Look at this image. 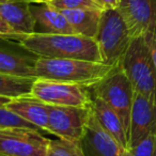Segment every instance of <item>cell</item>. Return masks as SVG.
Here are the masks:
<instances>
[{
	"label": "cell",
	"mask_w": 156,
	"mask_h": 156,
	"mask_svg": "<svg viewBox=\"0 0 156 156\" xmlns=\"http://www.w3.org/2000/svg\"><path fill=\"white\" fill-rule=\"evenodd\" d=\"M89 90L92 95L100 98L117 112L128 137L135 91L121 65L113 67L100 83Z\"/></svg>",
	"instance_id": "cell-5"
},
{
	"label": "cell",
	"mask_w": 156,
	"mask_h": 156,
	"mask_svg": "<svg viewBox=\"0 0 156 156\" xmlns=\"http://www.w3.org/2000/svg\"><path fill=\"white\" fill-rule=\"evenodd\" d=\"M150 135L156 136V103L135 92L130 112L127 150Z\"/></svg>",
	"instance_id": "cell-9"
},
{
	"label": "cell",
	"mask_w": 156,
	"mask_h": 156,
	"mask_svg": "<svg viewBox=\"0 0 156 156\" xmlns=\"http://www.w3.org/2000/svg\"><path fill=\"white\" fill-rule=\"evenodd\" d=\"M24 1H27L29 3H33V0H24Z\"/></svg>",
	"instance_id": "cell-27"
},
{
	"label": "cell",
	"mask_w": 156,
	"mask_h": 156,
	"mask_svg": "<svg viewBox=\"0 0 156 156\" xmlns=\"http://www.w3.org/2000/svg\"><path fill=\"white\" fill-rule=\"evenodd\" d=\"M26 35H22L17 33L5 20L0 17V39L11 40V41H20Z\"/></svg>",
	"instance_id": "cell-23"
},
{
	"label": "cell",
	"mask_w": 156,
	"mask_h": 156,
	"mask_svg": "<svg viewBox=\"0 0 156 156\" xmlns=\"http://www.w3.org/2000/svg\"><path fill=\"white\" fill-rule=\"evenodd\" d=\"M52 0H33V3H50Z\"/></svg>",
	"instance_id": "cell-26"
},
{
	"label": "cell",
	"mask_w": 156,
	"mask_h": 156,
	"mask_svg": "<svg viewBox=\"0 0 156 156\" xmlns=\"http://www.w3.org/2000/svg\"><path fill=\"white\" fill-rule=\"evenodd\" d=\"M144 37L147 43V46L150 48L152 59H153L154 65H155V69H156V22L154 23L153 26L144 34Z\"/></svg>",
	"instance_id": "cell-24"
},
{
	"label": "cell",
	"mask_w": 156,
	"mask_h": 156,
	"mask_svg": "<svg viewBox=\"0 0 156 156\" xmlns=\"http://www.w3.org/2000/svg\"><path fill=\"white\" fill-rule=\"evenodd\" d=\"M86 156H125L126 150L98 123L92 112L81 139Z\"/></svg>",
	"instance_id": "cell-11"
},
{
	"label": "cell",
	"mask_w": 156,
	"mask_h": 156,
	"mask_svg": "<svg viewBox=\"0 0 156 156\" xmlns=\"http://www.w3.org/2000/svg\"><path fill=\"white\" fill-rule=\"evenodd\" d=\"M96 7L101 10H109V9H118L120 5V0H93Z\"/></svg>",
	"instance_id": "cell-25"
},
{
	"label": "cell",
	"mask_w": 156,
	"mask_h": 156,
	"mask_svg": "<svg viewBox=\"0 0 156 156\" xmlns=\"http://www.w3.org/2000/svg\"><path fill=\"white\" fill-rule=\"evenodd\" d=\"M118 9L133 39L144 35L156 22V0H120Z\"/></svg>",
	"instance_id": "cell-10"
},
{
	"label": "cell",
	"mask_w": 156,
	"mask_h": 156,
	"mask_svg": "<svg viewBox=\"0 0 156 156\" xmlns=\"http://www.w3.org/2000/svg\"><path fill=\"white\" fill-rule=\"evenodd\" d=\"M92 115L89 107L48 104V134L65 140L81 141Z\"/></svg>",
	"instance_id": "cell-6"
},
{
	"label": "cell",
	"mask_w": 156,
	"mask_h": 156,
	"mask_svg": "<svg viewBox=\"0 0 156 156\" xmlns=\"http://www.w3.org/2000/svg\"><path fill=\"white\" fill-rule=\"evenodd\" d=\"M56 9L60 10H74L85 9V8H98L93 0H52L49 3ZM100 9V8H98Z\"/></svg>",
	"instance_id": "cell-22"
},
{
	"label": "cell",
	"mask_w": 156,
	"mask_h": 156,
	"mask_svg": "<svg viewBox=\"0 0 156 156\" xmlns=\"http://www.w3.org/2000/svg\"><path fill=\"white\" fill-rule=\"evenodd\" d=\"M104 63L117 66L121 63L133 40L119 9L104 10L95 37Z\"/></svg>",
	"instance_id": "cell-4"
},
{
	"label": "cell",
	"mask_w": 156,
	"mask_h": 156,
	"mask_svg": "<svg viewBox=\"0 0 156 156\" xmlns=\"http://www.w3.org/2000/svg\"><path fill=\"white\" fill-rule=\"evenodd\" d=\"M18 44L35 57L103 62L95 40L79 34L33 32L18 41Z\"/></svg>",
	"instance_id": "cell-1"
},
{
	"label": "cell",
	"mask_w": 156,
	"mask_h": 156,
	"mask_svg": "<svg viewBox=\"0 0 156 156\" xmlns=\"http://www.w3.org/2000/svg\"><path fill=\"white\" fill-rule=\"evenodd\" d=\"M5 127H27L41 130L33 124L29 123L28 121L10 111L5 106H0V128Z\"/></svg>",
	"instance_id": "cell-20"
},
{
	"label": "cell",
	"mask_w": 156,
	"mask_h": 156,
	"mask_svg": "<svg viewBox=\"0 0 156 156\" xmlns=\"http://www.w3.org/2000/svg\"><path fill=\"white\" fill-rule=\"evenodd\" d=\"M31 95L46 104L57 106L89 107L91 105L89 88L43 78H35Z\"/></svg>",
	"instance_id": "cell-7"
},
{
	"label": "cell",
	"mask_w": 156,
	"mask_h": 156,
	"mask_svg": "<svg viewBox=\"0 0 156 156\" xmlns=\"http://www.w3.org/2000/svg\"><path fill=\"white\" fill-rule=\"evenodd\" d=\"M91 110L98 123L103 126L105 130L109 133L119 144L127 151L128 140L127 134L123 126L121 119L110 106L106 104L103 100L91 94Z\"/></svg>",
	"instance_id": "cell-15"
},
{
	"label": "cell",
	"mask_w": 156,
	"mask_h": 156,
	"mask_svg": "<svg viewBox=\"0 0 156 156\" xmlns=\"http://www.w3.org/2000/svg\"><path fill=\"white\" fill-rule=\"evenodd\" d=\"M37 57L22 56L0 48V74L14 77L34 78Z\"/></svg>",
	"instance_id": "cell-17"
},
{
	"label": "cell",
	"mask_w": 156,
	"mask_h": 156,
	"mask_svg": "<svg viewBox=\"0 0 156 156\" xmlns=\"http://www.w3.org/2000/svg\"><path fill=\"white\" fill-rule=\"evenodd\" d=\"M63 15L66 17L76 34L94 39L100 27L103 10L98 8L62 10Z\"/></svg>",
	"instance_id": "cell-16"
},
{
	"label": "cell",
	"mask_w": 156,
	"mask_h": 156,
	"mask_svg": "<svg viewBox=\"0 0 156 156\" xmlns=\"http://www.w3.org/2000/svg\"><path fill=\"white\" fill-rule=\"evenodd\" d=\"M115 66L104 62L80 59H52L37 57L35 78L62 81L91 88Z\"/></svg>",
	"instance_id": "cell-2"
},
{
	"label": "cell",
	"mask_w": 156,
	"mask_h": 156,
	"mask_svg": "<svg viewBox=\"0 0 156 156\" xmlns=\"http://www.w3.org/2000/svg\"><path fill=\"white\" fill-rule=\"evenodd\" d=\"M125 156H156V136L150 135L127 150Z\"/></svg>",
	"instance_id": "cell-21"
},
{
	"label": "cell",
	"mask_w": 156,
	"mask_h": 156,
	"mask_svg": "<svg viewBox=\"0 0 156 156\" xmlns=\"http://www.w3.org/2000/svg\"><path fill=\"white\" fill-rule=\"evenodd\" d=\"M120 65L134 91L156 103V69L144 35L132 40Z\"/></svg>",
	"instance_id": "cell-3"
},
{
	"label": "cell",
	"mask_w": 156,
	"mask_h": 156,
	"mask_svg": "<svg viewBox=\"0 0 156 156\" xmlns=\"http://www.w3.org/2000/svg\"><path fill=\"white\" fill-rule=\"evenodd\" d=\"M0 17L22 35L35 32L31 3L24 0H0Z\"/></svg>",
	"instance_id": "cell-12"
},
{
	"label": "cell",
	"mask_w": 156,
	"mask_h": 156,
	"mask_svg": "<svg viewBox=\"0 0 156 156\" xmlns=\"http://www.w3.org/2000/svg\"><path fill=\"white\" fill-rule=\"evenodd\" d=\"M34 78L14 77L0 74V96L15 98L30 95Z\"/></svg>",
	"instance_id": "cell-18"
},
{
	"label": "cell",
	"mask_w": 156,
	"mask_h": 156,
	"mask_svg": "<svg viewBox=\"0 0 156 156\" xmlns=\"http://www.w3.org/2000/svg\"><path fill=\"white\" fill-rule=\"evenodd\" d=\"M35 27L42 29L40 32L50 34H76L66 17L60 10L49 3H37L31 5Z\"/></svg>",
	"instance_id": "cell-14"
},
{
	"label": "cell",
	"mask_w": 156,
	"mask_h": 156,
	"mask_svg": "<svg viewBox=\"0 0 156 156\" xmlns=\"http://www.w3.org/2000/svg\"><path fill=\"white\" fill-rule=\"evenodd\" d=\"M46 156H86L81 141L50 139Z\"/></svg>",
	"instance_id": "cell-19"
},
{
	"label": "cell",
	"mask_w": 156,
	"mask_h": 156,
	"mask_svg": "<svg viewBox=\"0 0 156 156\" xmlns=\"http://www.w3.org/2000/svg\"><path fill=\"white\" fill-rule=\"evenodd\" d=\"M27 127L0 128V156H46L50 139Z\"/></svg>",
	"instance_id": "cell-8"
},
{
	"label": "cell",
	"mask_w": 156,
	"mask_h": 156,
	"mask_svg": "<svg viewBox=\"0 0 156 156\" xmlns=\"http://www.w3.org/2000/svg\"><path fill=\"white\" fill-rule=\"evenodd\" d=\"M5 107L41 130L48 133V104L30 94L11 98Z\"/></svg>",
	"instance_id": "cell-13"
}]
</instances>
